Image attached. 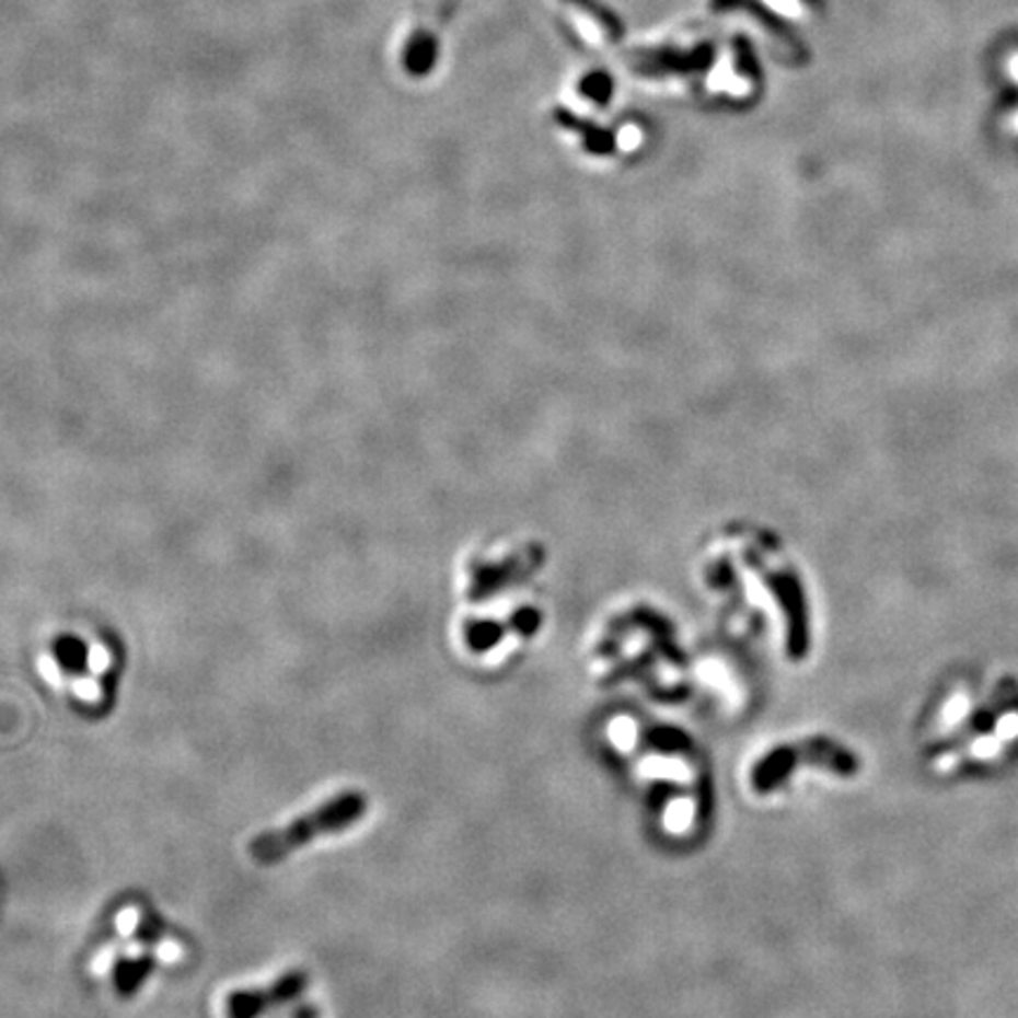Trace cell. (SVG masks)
I'll return each mask as SVG.
<instances>
[{
  "label": "cell",
  "instance_id": "3957f363",
  "mask_svg": "<svg viewBox=\"0 0 1018 1018\" xmlns=\"http://www.w3.org/2000/svg\"><path fill=\"white\" fill-rule=\"evenodd\" d=\"M458 0H420L413 26L401 48V65L413 79H425L435 69L439 55V36Z\"/></svg>",
  "mask_w": 1018,
  "mask_h": 1018
},
{
  "label": "cell",
  "instance_id": "277c9868",
  "mask_svg": "<svg viewBox=\"0 0 1018 1018\" xmlns=\"http://www.w3.org/2000/svg\"><path fill=\"white\" fill-rule=\"evenodd\" d=\"M306 985H310V979H306L304 971H288V974L276 979L269 988L231 993L224 1002V1014L227 1018H259L304 995Z\"/></svg>",
  "mask_w": 1018,
  "mask_h": 1018
},
{
  "label": "cell",
  "instance_id": "6da1fadb",
  "mask_svg": "<svg viewBox=\"0 0 1018 1018\" xmlns=\"http://www.w3.org/2000/svg\"><path fill=\"white\" fill-rule=\"evenodd\" d=\"M366 809L368 799L363 793L347 790L343 795H335L333 799L323 801L312 813L302 815V819L292 821L290 825L257 835L248 846L251 858L262 863V866H271V863H279L288 858L292 852H298L302 844L345 832L347 828L363 819Z\"/></svg>",
  "mask_w": 1018,
  "mask_h": 1018
},
{
  "label": "cell",
  "instance_id": "52a82bcc",
  "mask_svg": "<svg viewBox=\"0 0 1018 1018\" xmlns=\"http://www.w3.org/2000/svg\"><path fill=\"white\" fill-rule=\"evenodd\" d=\"M55 653H57L59 666L67 672H81L85 668L88 651L83 644H79V639H61L55 646Z\"/></svg>",
  "mask_w": 1018,
  "mask_h": 1018
},
{
  "label": "cell",
  "instance_id": "8992f818",
  "mask_svg": "<svg viewBox=\"0 0 1018 1018\" xmlns=\"http://www.w3.org/2000/svg\"><path fill=\"white\" fill-rule=\"evenodd\" d=\"M153 971V960L151 958H120L114 967V985H116V991L123 995V997H128V995H135L137 991L142 988L147 976Z\"/></svg>",
  "mask_w": 1018,
  "mask_h": 1018
},
{
  "label": "cell",
  "instance_id": "5b68a950",
  "mask_svg": "<svg viewBox=\"0 0 1018 1018\" xmlns=\"http://www.w3.org/2000/svg\"><path fill=\"white\" fill-rule=\"evenodd\" d=\"M559 5L568 12V18L580 31V36L597 45V48H609V45L618 38V24L609 18L606 10L594 5L592 0H559Z\"/></svg>",
  "mask_w": 1018,
  "mask_h": 1018
},
{
  "label": "cell",
  "instance_id": "7a4b0ae2",
  "mask_svg": "<svg viewBox=\"0 0 1018 1018\" xmlns=\"http://www.w3.org/2000/svg\"><path fill=\"white\" fill-rule=\"evenodd\" d=\"M799 762L832 766V768H837L840 774H844V776H846V771H848V774L854 771L852 754H846L837 745L828 743V740H809V743L768 752L766 757L752 768V785L757 788L760 795L776 790L778 785H783L785 780H788L790 771Z\"/></svg>",
  "mask_w": 1018,
  "mask_h": 1018
}]
</instances>
